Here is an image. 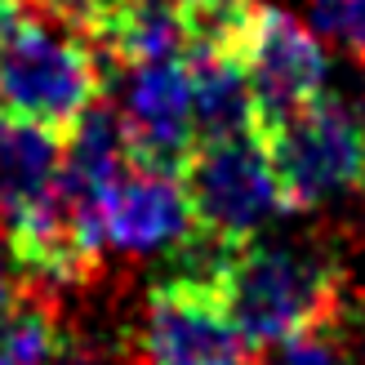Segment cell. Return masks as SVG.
Returning a JSON list of instances; mask_svg holds the SVG:
<instances>
[{
    "mask_svg": "<svg viewBox=\"0 0 365 365\" xmlns=\"http://www.w3.org/2000/svg\"><path fill=\"white\" fill-rule=\"evenodd\" d=\"M187 76H192V112L200 143L259 134V107H254V89L236 45H192Z\"/></svg>",
    "mask_w": 365,
    "mask_h": 365,
    "instance_id": "11",
    "label": "cell"
},
{
    "mask_svg": "<svg viewBox=\"0 0 365 365\" xmlns=\"http://www.w3.org/2000/svg\"><path fill=\"white\" fill-rule=\"evenodd\" d=\"M0 250H5V245H0ZM18 299H23V281H18V272H14V259L0 254V317H5Z\"/></svg>",
    "mask_w": 365,
    "mask_h": 365,
    "instance_id": "15",
    "label": "cell"
},
{
    "mask_svg": "<svg viewBox=\"0 0 365 365\" xmlns=\"http://www.w3.org/2000/svg\"><path fill=\"white\" fill-rule=\"evenodd\" d=\"M236 49L254 89V107H259V134L325 94L330 58L321 36L281 5H254Z\"/></svg>",
    "mask_w": 365,
    "mask_h": 365,
    "instance_id": "7",
    "label": "cell"
},
{
    "mask_svg": "<svg viewBox=\"0 0 365 365\" xmlns=\"http://www.w3.org/2000/svg\"><path fill=\"white\" fill-rule=\"evenodd\" d=\"M182 182L196 210V227L227 250L259 241L267 223L289 214L263 134L200 143L182 170Z\"/></svg>",
    "mask_w": 365,
    "mask_h": 365,
    "instance_id": "5",
    "label": "cell"
},
{
    "mask_svg": "<svg viewBox=\"0 0 365 365\" xmlns=\"http://www.w3.org/2000/svg\"><path fill=\"white\" fill-rule=\"evenodd\" d=\"M107 94V63L89 36L45 0L0 36V112L71 130Z\"/></svg>",
    "mask_w": 365,
    "mask_h": 365,
    "instance_id": "2",
    "label": "cell"
},
{
    "mask_svg": "<svg viewBox=\"0 0 365 365\" xmlns=\"http://www.w3.org/2000/svg\"><path fill=\"white\" fill-rule=\"evenodd\" d=\"M289 214L321 210L330 200L365 192V107L325 94L294 116L263 130Z\"/></svg>",
    "mask_w": 365,
    "mask_h": 365,
    "instance_id": "3",
    "label": "cell"
},
{
    "mask_svg": "<svg viewBox=\"0 0 365 365\" xmlns=\"http://www.w3.org/2000/svg\"><path fill=\"white\" fill-rule=\"evenodd\" d=\"M0 365H9V361H0Z\"/></svg>",
    "mask_w": 365,
    "mask_h": 365,
    "instance_id": "16",
    "label": "cell"
},
{
    "mask_svg": "<svg viewBox=\"0 0 365 365\" xmlns=\"http://www.w3.org/2000/svg\"><path fill=\"white\" fill-rule=\"evenodd\" d=\"M307 9L321 41L365 67V0H307Z\"/></svg>",
    "mask_w": 365,
    "mask_h": 365,
    "instance_id": "12",
    "label": "cell"
},
{
    "mask_svg": "<svg viewBox=\"0 0 365 365\" xmlns=\"http://www.w3.org/2000/svg\"><path fill=\"white\" fill-rule=\"evenodd\" d=\"M85 36L98 45L107 76L192 53V18L182 0H98Z\"/></svg>",
    "mask_w": 365,
    "mask_h": 365,
    "instance_id": "9",
    "label": "cell"
},
{
    "mask_svg": "<svg viewBox=\"0 0 365 365\" xmlns=\"http://www.w3.org/2000/svg\"><path fill=\"white\" fill-rule=\"evenodd\" d=\"M63 130L0 112V245L23 218L45 205L63 174Z\"/></svg>",
    "mask_w": 365,
    "mask_h": 365,
    "instance_id": "10",
    "label": "cell"
},
{
    "mask_svg": "<svg viewBox=\"0 0 365 365\" xmlns=\"http://www.w3.org/2000/svg\"><path fill=\"white\" fill-rule=\"evenodd\" d=\"M192 18V45H236L254 0H182Z\"/></svg>",
    "mask_w": 365,
    "mask_h": 365,
    "instance_id": "13",
    "label": "cell"
},
{
    "mask_svg": "<svg viewBox=\"0 0 365 365\" xmlns=\"http://www.w3.org/2000/svg\"><path fill=\"white\" fill-rule=\"evenodd\" d=\"M125 352L134 365H250L254 356L218 281L187 272H170L148 289Z\"/></svg>",
    "mask_w": 365,
    "mask_h": 365,
    "instance_id": "4",
    "label": "cell"
},
{
    "mask_svg": "<svg viewBox=\"0 0 365 365\" xmlns=\"http://www.w3.org/2000/svg\"><path fill=\"white\" fill-rule=\"evenodd\" d=\"M250 365H343V356L330 343V330H317V334H299L289 343H277L267 352H254Z\"/></svg>",
    "mask_w": 365,
    "mask_h": 365,
    "instance_id": "14",
    "label": "cell"
},
{
    "mask_svg": "<svg viewBox=\"0 0 365 365\" xmlns=\"http://www.w3.org/2000/svg\"><path fill=\"white\" fill-rule=\"evenodd\" d=\"M103 223L120 259H170L196 236V210L182 174L130 165L103 200Z\"/></svg>",
    "mask_w": 365,
    "mask_h": 365,
    "instance_id": "8",
    "label": "cell"
},
{
    "mask_svg": "<svg viewBox=\"0 0 365 365\" xmlns=\"http://www.w3.org/2000/svg\"><path fill=\"white\" fill-rule=\"evenodd\" d=\"M107 98H112L116 116L125 125L134 165L170 170V174L187 170L192 152L200 148L187 58L120 67L107 76Z\"/></svg>",
    "mask_w": 365,
    "mask_h": 365,
    "instance_id": "6",
    "label": "cell"
},
{
    "mask_svg": "<svg viewBox=\"0 0 365 365\" xmlns=\"http://www.w3.org/2000/svg\"><path fill=\"white\" fill-rule=\"evenodd\" d=\"M218 289L250 352L330 330L343 317V263L307 241H250L227 254Z\"/></svg>",
    "mask_w": 365,
    "mask_h": 365,
    "instance_id": "1",
    "label": "cell"
}]
</instances>
